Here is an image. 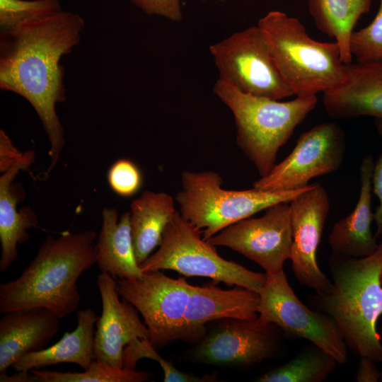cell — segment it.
Masks as SVG:
<instances>
[{
	"label": "cell",
	"instance_id": "obj_17",
	"mask_svg": "<svg viewBox=\"0 0 382 382\" xmlns=\"http://www.w3.org/2000/svg\"><path fill=\"white\" fill-rule=\"evenodd\" d=\"M259 294L237 286L223 290L213 286L190 285L185 314V341H199L206 334L205 324L222 319H255Z\"/></svg>",
	"mask_w": 382,
	"mask_h": 382
},
{
	"label": "cell",
	"instance_id": "obj_29",
	"mask_svg": "<svg viewBox=\"0 0 382 382\" xmlns=\"http://www.w3.org/2000/svg\"><path fill=\"white\" fill-rule=\"evenodd\" d=\"M349 48L357 62L382 59V0L373 21L364 28L353 32Z\"/></svg>",
	"mask_w": 382,
	"mask_h": 382
},
{
	"label": "cell",
	"instance_id": "obj_18",
	"mask_svg": "<svg viewBox=\"0 0 382 382\" xmlns=\"http://www.w3.org/2000/svg\"><path fill=\"white\" fill-rule=\"evenodd\" d=\"M59 319L44 308L4 313L0 319V376L22 356L45 349L59 331Z\"/></svg>",
	"mask_w": 382,
	"mask_h": 382
},
{
	"label": "cell",
	"instance_id": "obj_25",
	"mask_svg": "<svg viewBox=\"0 0 382 382\" xmlns=\"http://www.w3.org/2000/svg\"><path fill=\"white\" fill-rule=\"evenodd\" d=\"M337 360L311 343L296 357L262 374L260 382H322L335 370Z\"/></svg>",
	"mask_w": 382,
	"mask_h": 382
},
{
	"label": "cell",
	"instance_id": "obj_9",
	"mask_svg": "<svg viewBox=\"0 0 382 382\" xmlns=\"http://www.w3.org/2000/svg\"><path fill=\"white\" fill-rule=\"evenodd\" d=\"M258 292V320L272 323L285 334L304 338L331 354L338 364L347 359V346L334 320L311 309L298 299L283 271L267 274Z\"/></svg>",
	"mask_w": 382,
	"mask_h": 382
},
{
	"label": "cell",
	"instance_id": "obj_7",
	"mask_svg": "<svg viewBox=\"0 0 382 382\" xmlns=\"http://www.w3.org/2000/svg\"><path fill=\"white\" fill-rule=\"evenodd\" d=\"M192 224L176 212L158 250L139 266L142 272L171 270L185 277H202L259 292L267 274L221 257Z\"/></svg>",
	"mask_w": 382,
	"mask_h": 382
},
{
	"label": "cell",
	"instance_id": "obj_2",
	"mask_svg": "<svg viewBox=\"0 0 382 382\" xmlns=\"http://www.w3.org/2000/svg\"><path fill=\"white\" fill-rule=\"evenodd\" d=\"M96 236L91 230L47 236L21 274L0 284V313L44 308L63 318L75 312L77 280L97 262Z\"/></svg>",
	"mask_w": 382,
	"mask_h": 382
},
{
	"label": "cell",
	"instance_id": "obj_4",
	"mask_svg": "<svg viewBox=\"0 0 382 382\" xmlns=\"http://www.w3.org/2000/svg\"><path fill=\"white\" fill-rule=\"evenodd\" d=\"M213 92L232 112L237 144L260 177L272 170L279 149L318 103L316 95L280 101L247 94L219 77Z\"/></svg>",
	"mask_w": 382,
	"mask_h": 382
},
{
	"label": "cell",
	"instance_id": "obj_14",
	"mask_svg": "<svg viewBox=\"0 0 382 382\" xmlns=\"http://www.w3.org/2000/svg\"><path fill=\"white\" fill-rule=\"evenodd\" d=\"M278 327L255 319H222L193 352L199 361L251 366L272 358L279 347Z\"/></svg>",
	"mask_w": 382,
	"mask_h": 382
},
{
	"label": "cell",
	"instance_id": "obj_16",
	"mask_svg": "<svg viewBox=\"0 0 382 382\" xmlns=\"http://www.w3.org/2000/svg\"><path fill=\"white\" fill-rule=\"evenodd\" d=\"M346 79L323 93L326 114L333 119L370 116L382 120V59L345 64Z\"/></svg>",
	"mask_w": 382,
	"mask_h": 382
},
{
	"label": "cell",
	"instance_id": "obj_12",
	"mask_svg": "<svg viewBox=\"0 0 382 382\" xmlns=\"http://www.w3.org/2000/svg\"><path fill=\"white\" fill-rule=\"evenodd\" d=\"M289 203L271 205L262 216L238 221L206 241L239 253L258 264L267 274H278L284 270L291 252Z\"/></svg>",
	"mask_w": 382,
	"mask_h": 382
},
{
	"label": "cell",
	"instance_id": "obj_3",
	"mask_svg": "<svg viewBox=\"0 0 382 382\" xmlns=\"http://www.w3.org/2000/svg\"><path fill=\"white\" fill-rule=\"evenodd\" d=\"M328 268L333 281L331 291L308 295V305L334 320L352 352L382 362V343L376 330L382 314V242L364 257L332 253Z\"/></svg>",
	"mask_w": 382,
	"mask_h": 382
},
{
	"label": "cell",
	"instance_id": "obj_27",
	"mask_svg": "<svg viewBox=\"0 0 382 382\" xmlns=\"http://www.w3.org/2000/svg\"><path fill=\"white\" fill-rule=\"evenodd\" d=\"M62 11L60 0H0V33L47 19Z\"/></svg>",
	"mask_w": 382,
	"mask_h": 382
},
{
	"label": "cell",
	"instance_id": "obj_13",
	"mask_svg": "<svg viewBox=\"0 0 382 382\" xmlns=\"http://www.w3.org/2000/svg\"><path fill=\"white\" fill-rule=\"evenodd\" d=\"M289 204L293 274L301 284L315 290L316 294H328L332 282L317 262V250L330 207L328 193L321 185L311 184Z\"/></svg>",
	"mask_w": 382,
	"mask_h": 382
},
{
	"label": "cell",
	"instance_id": "obj_8",
	"mask_svg": "<svg viewBox=\"0 0 382 382\" xmlns=\"http://www.w3.org/2000/svg\"><path fill=\"white\" fill-rule=\"evenodd\" d=\"M209 50L219 78L241 91L277 100L294 95L257 25L233 33Z\"/></svg>",
	"mask_w": 382,
	"mask_h": 382
},
{
	"label": "cell",
	"instance_id": "obj_15",
	"mask_svg": "<svg viewBox=\"0 0 382 382\" xmlns=\"http://www.w3.org/2000/svg\"><path fill=\"white\" fill-rule=\"evenodd\" d=\"M102 301V313L97 319L94 338L95 359L116 368H122L125 347L137 338L149 339V331L138 310L122 298L116 279L107 273L97 277Z\"/></svg>",
	"mask_w": 382,
	"mask_h": 382
},
{
	"label": "cell",
	"instance_id": "obj_11",
	"mask_svg": "<svg viewBox=\"0 0 382 382\" xmlns=\"http://www.w3.org/2000/svg\"><path fill=\"white\" fill-rule=\"evenodd\" d=\"M345 151V134L341 127L333 122L319 123L303 132L289 155L256 180L253 188L264 191L303 188L312 178L338 170Z\"/></svg>",
	"mask_w": 382,
	"mask_h": 382
},
{
	"label": "cell",
	"instance_id": "obj_37",
	"mask_svg": "<svg viewBox=\"0 0 382 382\" xmlns=\"http://www.w3.org/2000/svg\"><path fill=\"white\" fill-rule=\"evenodd\" d=\"M380 281H381V285H382V272H381V274Z\"/></svg>",
	"mask_w": 382,
	"mask_h": 382
},
{
	"label": "cell",
	"instance_id": "obj_5",
	"mask_svg": "<svg viewBox=\"0 0 382 382\" xmlns=\"http://www.w3.org/2000/svg\"><path fill=\"white\" fill-rule=\"evenodd\" d=\"M257 25L294 95H316L345 81V63L336 42L313 39L299 19L280 11L268 12Z\"/></svg>",
	"mask_w": 382,
	"mask_h": 382
},
{
	"label": "cell",
	"instance_id": "obj_26",
	"mask_svg": "<svg viewBox=\"0 0 382 382\" xmlns=\"http://www.w3.org/2000/svg\"><path fill=\"white\" fill-rule=\"evenodd\" d=\"M35 382H144L154 374L149 371L116 368L94 359L82 372H59L31 369Z\"/></svg>",
	"mask_w": 382,
	"mask_h": 382
},
{
	"label": "cell",
	"instance_id": "obj_32",
	"mask_svg": "<svg viewBox=\"0 0 382 382\" xmlns=\"http://www.w3.org/2000/svg\"><path fill=\"white\" fill-rule=\"evenodd\" d=\"M375 128L382 139V120L374 119ZM372 191L378 200V205L374 213V221L376 230L374 234L376 238L382 236V151L376 162L372 173Z\"/></svg>",
	"mask_w": 382,
	"mask_h": 382
},
{
	"label": "cell",
	"instance_id": "obj_10",
	"mask_svg": "<svg viewBox=\"0 0 382 382\" xmlns=\"http://www.w3.org/2000/svg\"><path fill=\"white\" fill-rule=\"evenodd\" d=\"M116 283L120 296L142 316L156 349L173 340L185 341V314L191 285L185 278L173 279L157 270L134 279H117Z\"/></svg>",
	"mask_w": 382,
	"mask_h": 382
},
{
	"label": "cell",
	"instance_id": "obj_22",
	"mask_svg": "<svg viewBox=\"0 0 382 382\" xmlns=\"http://www.w3.org/2000/svg\"><path fill=\"white\" fill-rule=\"evenodd\" d=\"M96 250V263L101 273L109 274L115 279H134L142 275L134 253L129 212L119 218L115 209H103Z\"/></svg>",
	"mask_w": 382,
	"mask_h": 382
},
{
	"label": "cell",
	"instance_id": "obj_33",
	"mask_svg": "<svg viewBox=\"0 0 382 382\" xmlns=\"http://www.w3.org/2000/svg\"><path fill=\"white\" fill-rule=\"evenodd\" d=\"M4 129L0 130V172L11 168L23 156Z\"/></svg>",
	"mask_w": 382,
	"mask_h": 382
},
{
	"label": "cell",
	"instance_id": "obj_35",
	"mask_svg": "<svg viewBox=\"0 0 382 382\" xmlns=\"http://www.w3.org/2000/svg\"><path fill=\"white\" fill-rule=\"evenodd\" d=\"M8 376H0V382H34L35 378L30 371H20Z\"/></svg>",
	"mask_w": 382,
	"mask_h": 382
},
{
	"label": "cell",
	"instance_id": "obj_24",
	"mask_svg": "<svg viewBox=\"0 0 382 382\" xmlns=\"http://www.w3.org/2000/svg\"><path fill=\"white\" fill-rule=\"evenodd\" d=\"M371 0H308V10L316 26L334 38L343 63L352 62L349 44L354 28L370 10Z\"/></svg>",
	"mask_w": 382,
	"mask_h": 382
},
{
	"label": "cell",
	"instance_id": "obj_1",
	"mask_svg": "<svg viewBox=\"0 0 382 382\" xmlns=\"http://www.w3.org/2000/svg\"><path fill=\"white\" fill-rule=\"evenodd\" d=\"M85 27L78 13L64 11L47 19L0 33V88L20 95L37 114L56 165L65 140L56 105L66 100L63 56L81 40Z\"/></svg>",
	"mask_w": 382,
	"mask_h": 382
},
{
	"label": "cell",
	"instance_id": "obj_21",
	"mask_svg": "<svg viewBox=\"0 0 382 382\" xmlns=\"http://www.w3.org/2000/svg\"><path fill=\"white\" fill-rule=\"evenodd\" d=\"M76 318L77 325L72 332H66L50 347L22 356L11 367L20 371L72 363L87 369L95 359V325L98 318L93 310L86 308L77 312Z\"/></svg>",
	"mask_w": 382,
	"mask_h": 382
},
{
	"label": "cell",
	"instance_id": "obj_38",
	"mask_svg": "<svg viewBox=\"0 0 382 382\" xmlns=\"http://www.w3.org/2000/svg\"><path fill=\"white\" fill-rule=\"evenodd\" d=\"M202 1H206V0H202Z\"/></svg>",
	"mask_w": 382,
	"mask_h": 382
},
{
	"label": "cell",
	"instance_id": "obj_31",
	"mask_svg": "<svg viewBox=\"0 0 382 382\" xmlns=\"http://www.w3.org/2000/svg\"><path fill=\"white\" fill-rule=\"evenodd\" d=\"M131 2L149 16H158L173 22L183 19L180 0H131Z\"/></svg>",
	"mask_w": 382,
	"mask_h": 382
},
{
	"label": "cell",
	"instance_id": "obj_34",
	"mask_svg": "<svg viewBox=\"0 0 382 382\" xmlns=\"http://www.w3.org/2000/svg\"><path fill=\"white\" fill-rule=\"evenodd\" d=\"M355 380L357 382L380 381V371H378L375 361L366 357H361Z\"/></svg>",
	"mask_w": 382,
	"mask_h": 382
},
{
	"label": "cell",
	"instance_id": "obj_6",
	"mask_svg": "<svg viewBox=\"0 0 382 382\" xmlns=\"http://www.w3.org/2000/svg\"><path fill=\"white\" fill-rule=\"evenodd\" d=\"M182 189L175 200L183 219L192 224L207 240L224 228L268 207L289 203L308 186L285 191H264L255 188L246 190L223 189L222 178L213 171H184Z\"/></svg>",
	"mask_w": 382,
	"mask_h": 382
},
{
	"label": "cell",
	"instance_id": "obj_30",
	"mask_svg": "<svg viewBox=\"0 0 382 382\" xmlns=\"http://www.w3.org/2000/svg\"><path fill=\"white\" fill-rule=\"evenodd\" d=\"M111 189L122 197H131L141 188L142 176L137 165L129 159L116 161L108 173Z\"/></svg>",
	"mask_w": 382,
	"mask_h": 382
},
{
	"label": "cell",
	"instance_id": "obj_20",
	"mask_svg": "<svg viewBox=\"0 0 382 382\" xmlns=\"http://www.w3.org/2000/svg\"><path fill=\"white\" fill-rule=\"evenodd\" d=\"M374 166L372 155L363 158L360 164V192L357 203L351 213L334 224L328 237L332 254L364 257L373 254L378 246L371 230L374 220L371 211Z\"/></svg>",
	"mask_w": 382,
	"mask_h": 382
},
{
	"label": "cell",
	"instance_id": "obj_19",
	"mask_svg": "<svg viewBox=\"0 0 382 382\" xmlns=\"http://www.w3.org/2000/svg\"><path fill=\"white\" fill-rule=\"evenodd\" d=\"M34 161L35 151H27L0 177L1 272L17 260V245L25 242L29 238L28 230L38 224L37 216L30 207L17 210V204L25 197V192L20 183H13L19 171L27 169Z\"/></svg>",
	"mask_w": 382,
	"mask_h": 382
},
{
	"label": "cell",
	"instance_id": "obj_28",
	"mask_svg": "<svg viewBox=\"0 0 382 382\" xmlns=\"http://www.w3.org/2000/svg\"><path fill=\"white\" fill-rule=\"evenodd\" d=\"M147 358L157 361L163 369L164 382H207L214 381L212 375L202 377L183 372L177 369L170 361L163 358L151 343L149 339L137 338L129 342L124 349L122 368L136 370L138 361Z\"/></svg>",
	"mask_w": 382,
	"mask_h": 382
},
{
	"label": "cell",
	"instance_id": "obj_36",
	"mask_svg": "<svg viewBox=\"0 0 382 382\" xmlns=\"http://www.w3.org/2000/svg\"><path fill=\"white\" fill-rule=\"evenodd\" d=\"M380 381L382 382V369L380 371Z\"/></svg>",
	"mask_w": 382,
	"mask_h": 382
},
{
	"label": "cell",
	"instance_id": "obj_23",
	"mask_svg": "<svg viewBox=\"0 0 382 382\" xmlns=\"http://www.w3.org/2000/svg\"><path fill=\"white\" fill-rule=\"evenodd\" d=\"M177 211L173 198L146 190L130 204V223L136 259L140 265L159 246L163 233Z\"/></svg>",
	"mask_w": 382,
	"mask_h": 382
}]
</instances>
